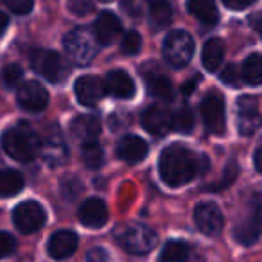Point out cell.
I'll return each mask as SVG.
<instances>
[{
    "label": "cell",
    "mask_w": 262,
    "mask_h": 262,
    "mask_svg": "<svg viewBox=\"0 0 262 262\" xmlns=\"http://www.w3.org/2000/svg\"><path fill=\"white\" fill-rule=\"evenodd\" d=\"M142 126L153 135L162 137L172 127V115L162 106H151L142 113Z\"/></svg>",
    "instance_id": "17"
},
{
    "label": "cell",
    "mask_w": 262,
    "mask_h": 262,
    "mask_svg": "<svg viewBox=\"0 0 262 262\" xmlns=\"http://www.w3.org/2000/svg\"><path fill=\"white\" fill-rule=\"evenodd\" d=\"M255 167H257L258 172H262V146L255 153Z\"/></svg>",
    "instance_id": "43"
},
{
    "label": "cell",
    "mask_w": 262,
    "mask_h": 262,
    "mask_svg": "<svg viewBox=\"0 0 262 262\" xmlns=\"http://www.w3.org/2000/svg\"><path fill=\"white\" fill-rule=\"evenodd\" d=\"M194 221L196 226L208 237H215L221 233L223 225H225V219L219 210V207L212 201H205L200 203L194 210Z\"/></svg>",
    "instance_id": "10"
},
{
    "label": "cell",
    "mask_w": 262,
    "mask_h": 262,
    "mask_svg": "<svg viewBox=\"0 0 262 262\" xmlns=\"http://www.w3.org/2000/svg\"><path fill=\"white\" fill-rule=\"evenodd\" d=\"M9 157L20 162H31L41 153V140L33 129L26 126L11 127L0 139Z\"/></svg>",
    "instance_id": "2"
},
{
    "label": "cell",
    "mask_w": 262,
    "mask_h": 262,
    "mask_svg": "<svg viewBox=\"0 0 262 262\" xmlns=\"http://www.w3.org/2000/svg\"><path fill=\"white\" fill-rule=\"evenodd\" d=\"M77 250V235L70 230H59V232L52 233L51 239L47 243V251L52 258L56 260H63L74 255Z\"/></svg>",
    "instance_id": "14"
},
{
    "label": "cell",
    "mask_w": 262,
    "mask_h": 262,
    "mask_svg": "<svg viewBox=\"0 0 262 262\" xmlns=\"http://www.w3.org/2000/svg\"><path fill=\"white\" fill-rule=\"evenodd\" d=\"M24 72L22 69H20L16 63H11V65H6L4 70H2V81H4V84L8 88H15L16 84L20 83V79H22Z\"/></svg>",
    "instance_id": "32"
},
{
    "label": "cell",
    "mask_w": 262,
    "mask_h": 262,
    "mask_svg": "<svg viewBox=\"0 0 262 262\" xmlns=\"http://www.w3.org/2000/svg\"><path fill=\"white\" fill-rule=\"evenodd\" d=\"M196 84H198V77H194V79L190 81V83H189V81H187V83L183 84L182 92H183V94H185V95L192 94V92H194V88H196Z\"/></svg>",
    "instance_id": "42"
},
{
    "label": "cell",
    "mask_w": 262,
    "mask_h": 262,
    "mask_svg": "<svg viewBox=\"0 0 262 262\" xmlns=\"http://www.w3.org/2000/svg\"><path fill=\"white\" fill-rule=\"evenodd\" d=\"M63 45H65L69 58L77 65H88L99 51V41L95 38V33L84 29V27L70 31L63 40Z\"/></svg>",
    "instance_id": "4"
},
{
    "label": "cell",
    "mask_w": 262,
    "mask_h": 262,
    "mask_svg": "<svg viewBox=\"0 0 262 262\" xmlns=\"http://www.w3.org/2000/svg\"><path fill=\"white\" fill-rule=\"evenodd\" d=\"M187 9L190 15H194L207 26H215L219 20L215 0H187Z\"/></svg>",
    "instance_id": "22"
},
{
    "label": "cell",
    "mask_w": 262,
    "mask_h": 262,
    "mask_svg": "<svg viewBox=\"0 0 262 262\" xmlns=\"http://www.w3.org/2000/svg\"><path fill=\"white\" fill-rule=\"evenodd\" d=\"M102 2H110V0H102Z\"/></svg>",
    "instance_id": "46"
},
{
    "label": "cell",
    "mask_w": 262,
    "mask_h": 262,
    "mask_svg": "<svg viewBox=\"0 0 262 262\" xmlns=\"http://www.w3.org/2000/svg\"><path fill=\"white\" fill-rule=\"evenodd\" d=\"M8 22H9L8 16H6L4 13H0V34L6 31V27H8Z\"/></svg>",
    "instance_id": "45"
},
{
    "label": "cell",
    "mask_w": 262,
    "mask_h": 262,
    "mask_svg": "<svg viewBox=\"0 0 262 262\" xmlns=\"http://www.w3.org/2000/svg\"><path fill=\"white\" fill-rule=\"evenodd\" d=\"M120 8L126 15L129 16H139L144 15V9H146V2L144 0H120Z\"/></svg>",
    "instance_id": "34"
},
{
    "label": "cell",
    "mask_w": 262,
    "mask_h": 262,
    "mask_svg": "<svg viewBox=\"0 0 262 262\" xmlns=\"http://www.w3.org/2000/svg\"><path fill=\"white\" fill-rule=\"evenodd\" d=\"M0 165H2V158H0Z\"/></svg>",
    "instance_id": "47"
},
{
    "label": "cell",
    "mask_w": 262,
    "mask_h": 262,
    "mask_svg": "<svg viewBox=\"0 0 262 262\" xmlns=\"http://www.w3.org/2000/svg\"><path fill=\"white\" fill-rule=\"evenodd\" d=\"M6 6L16 15H27L34 6V0H4Z\"/></svg>",
    "instance_id": "36"
},
{
    "label": "cell",
    "mask_w": 262,
    "mask_h": 262,
    "mask_svg": "<svg viewBox=\"0 0 262 262\" xmlns=\"http://www.w3.org/2000/svg\"><path fill=\"white\" fill-rule=\"evenodd\" d=\"M31 65L40 76L47 77L51 83H59L69 74V67L65 65L58 52L47 49H34L29 54Z\"/></svg>",
    "instance_id": "6"
},
{
    "label": "cell",
    "mask_w": 262,
    "mask_h": 262,
    "mask_svg": "<svg viewBox=\"0 0 262 262\" xmlns=\"http://www.w3.org/2000/svg\"><path fill=\"white\" fill-rule=\"evenodd\" d=\"M225 58V43L219 38H212L203 45L201 52V63L208 72H215Z\"/></svg>",
    "instance_id": "23"
},
{
    "label": "cell",
    "mask_w": 262,
    "mask_h": 262,
    "mask_svg": "<svg viewBox=\"0 0 262 262\" xmlns=\"http://www.w3.org/2000/svg\"><path fill=\"white\" fill-rule=\"evenodd\" d=\"M255 0H223V4L228 9H235V11H241V9H246L248 6L253 4Z\"/></svg>",
    "instance_id": "40"
},
{
    "label": "cell",
    "mask_w": 262,
    "mask_h": 262,
    "mask_svg": "<svg viewBox=\"0 0 262 262\" xmlns=\"http://www.w3.org/2000/svg\"><path fill=\"white\" fill-rule=\"evenodd\" d=\"M172 127L180 133H189L194 127V113L189 106H183L172 113Z\"/></svg>",
    "instance_id": "30"
},
{
    "label": "cell",
    "mask_w": 262,
    "mask_h": 262,
    "mask_svg": "<svg viewBox=\"0 0 262 262\" xmlns=\"http://www.w3.org/2000/svg\"><path fill=\"white\" fill-rule=\"evenodd\" d=\"M41 155H43L45 162L52 167L61 165L67 160V146L63 142L61 131L54 129L45 140V146H41Z\"/></svg>",
    "instance_id": "21"
},
{
    "label": "cell",
    "mask_w": 262,
    "mask_h": 262,
    "mask_svg": "<svg viewBox=\"0 0 262 262\" xmlns=\"http://www.w3.org/2000/svg\"><path fill=\"white\" fill-rule=\"evenodd\" d=\"M120 31H122V26H120V20L117 18L113 13L104 11L99 15V18L95 20L94 26V33L95 38H97L99 43L102 45H110L119 38Z\"/></svg>",
    "instance_id": "18"
},
{
    "label": "cell",
    "mask_w": 262,
    "mask_h": 262,
    "mask_svg": "<svg viewBox=\"0 0 262 262\" xmlns=\"http://www.w3.org/2000/svg\"><path fill=\"white\" fill-rule=\"evenodd\" d=\"M59 190L67 201H74L83 194V183L77 176H65L59 182Z\"/></svg>",
    "instance_id": "31"
},
{
    "label": "cell",
    "mask_w": 262,
    "mask_h": 262,
    "mask_svg": "<svg viewBox=\"0 0 262 262\" xmlns=\"http://www.w3.org/2000/svg\"><path fill=\"white\" fill-rule=\"evenodd\" d=\"M243 79L251 86L262 83V56L251 54L243 63Z\"/></svg>",
    "instance_id": "28"
},
{
    "label": "cell",
    "mask_w": 262,
    "mask_h": 262,
    "mask_svg": "<svg viewBox=\"0 0 262 262\" xmlns=\"http://www.w3.org/2000/svg\"><path fill=\"white\" fill-rule=\"evenodd\" d=\"M140 47H142V38H140V34L137 33V31H129V33L122 38L124 54H129V56L137 54V52L140 51Z\"/></svg>",
    "instance_id": "33"
},
{
    "label": "cell",
    "mask_w": 262,
    "mask_h": 262,
    "mask_svg": "<svg viewBox=\"0 0 262 262\" xmlns=\"http://www.w3.org/2000/svg\"><path fill=\"white\" fill-rule=\"evenodd\" d=\"M24 189V178L16 171H0V196L11 198Z\"/></svg>",
    "instance_id": "26"
},
{
    "label": "cell",
    "mask_w": 262,
    "mask_h": 262,
    "mask_svg": "<svg viewBox=\"0 0 262 262\" xmlns=\"http://www.w3.org/2000/svg\"><path fill=\"white\" fill-rule=\"evenodd\" d=\"M190 248L183 241H169L160 253V262H185L189 258Z\"/></svg>",
    "instance_id": "27"
},
{
    "label": "cell",
    "mask_w": 262,
    "mask_h": 262,
    "mask_svg": "<svg viewBox=\"0 0 262 262\" xmlns=\"http://www.w3.org/2000/svg\"><path fill=\"white\" fill-rule=\"evenodd\" d=\"M147 151L149 147H147L146 140L137 135L122 137L117 144V155L120 160L127 162V164H137V162L144 160L147 157Z\"/></svg>",
    "instance_id": "15"
},
{
    "label": "cell",
    "mask_w": 262,
    "mask_h": 262,
    "mask_svg": "<svg viewBox=\"0 0 262 262\" xmlns=\"http://www.w3.org/2000/svg\"><path fill=\"white\" fill-rule=\"evenodd\" d=\"M88 262H106V250L104 248H94L90 253L86 255Z\"/></svg>",
    "instance_id": "41"
},
{
    "label": "cell",
    "mask_w": 262,
    "mask_h": 262,
    "mask_svg": "<svg viewBox=\"0 0 262 262\" xmlns=\"http://www.w3.org/2000/svg\"><path fill=\"white\" fill-rule=\"evenodd\" d=\"M70 131L79 142H95L101 133V124L95 117L92 115H79L72 120L70 124Z\"/></svg>",
    "instance_id": "20"
},
{
    "label": "cell",
    "mask_w": 262,
    "mask_h": 262,
    "mask_svg": "<svg viewBox=\"0 0 262 262\" xmlns=\"http://www.w3.org/2000/svg\"><path fill=\"white\" fill-rule=\"evenodd\" d=\"M18 102L24 110L41 112L49 102V94L38 81H27L18 88Z\"/></svg>",
    "instance_id": "13"
},
{
    "label": "cell",
    "mask_w": 262,
    "mask_h": 262,
    "mask_svg": "<svg viewBox=\"0 0 262 262\" xmlns=\"http://www.w3.org/2000/svg\"><path fill=\"white\" fill-rule=\"evenodd\" d=\"M235 176H237V165L233 164V162H230V165L226 167V172H225V176H223V182H219V183H215V185H212V187H208V190H221V189H225L226 185H230V183L235 180Z\"/></svg>",
    "instance_id": "38"
},
{
    "label": "cell",
    "mask_w": 262,
    "mask_h": 262,
    "mask_svg": "<svg viewBox=\"0 0 262 262\" xmlns=\"http://www.w3.org/2000/svg\"><path fill=\"white\" fill-rule=\"evenodd\" d=\"M76 97L83 106H95L106 94L104 81L97 76H81L76 81Z\"/></svg>",
    "instance_id": "12"
},
{
    "label": "cell",
    "mask_w": 262,
    "mask_h": 262,
    "mask_svg": "<svg viewBox=\"0 0 262 262\" xmlns=\"http://www.w3.org/2000/svg\"><path fill=\"white\" fill-rule=\"evenodd\" d=\"M13 221L22 233H34L43 226L45 210L36 201H24L13 212Z\"/></svg>",
    "instance_id": "8"
},
{
    "label": "cell",
    "mask_w": 262,
    "mask_h": 262,
    "mask_svg": "<svg viewBox=\"0 0 262 262\" xmlns=\"http://www.w3.org/2000/svg\"><path fill=\"white\" fill-rule=\"evenodd\" d=\"M201 115L207 129L215 135H221L225 131V101L217 92H208L207 97L201 101Z\"/></svg>",
    "instance_id": "9"
},
{
    "label": "cell",
    "mask_w": 262,
    "mask_h": 262,
    "mask_svg": "<svg viewBox=\"0 0 262 262\" xmlns=\"http://www.w3.org/2000/svg\"><path fill=\"white\" fill-rule=\"evenodd\" d=\"M248 207H250L248 217L235 226V239L241 244L250 246L257 243V239L262 235V192L251 194Z\"/></svg>",
    "instance_id": "5"
},
{
    "label": "cell",
    "mask_w": 262,
    "mask_h": 262,
    "mask_svg": "<svg viewBox=\"0 0 262 262\" xmlns=\"http://www.w3.org/2000/svg\"><path fill=\"white\" fill-rule=\"evenodd\" d=\"M69 9L77 16H86L94 9V2L92 0H69Z\"/></svg>",
    "instance_id": "35"
},
{
    "label": "cell",
    "mask_w": 262,
    "mask_h": 262,
    "mask_svg": "<svg viewBox=\"0 0 262 262\" xmlns=\"http://www.w3.org/2000/svg\"><path fill=\"white\" fill-rule=\"evenodd\" d=\"M251 24H253L255 31H257L258 34H262V13H260V15L255 16V18L251 20Z\"/></svg>",
    "instance_id": "44"
},
{
    "label": "cell",
    "mask_w": 262,
    "mask_h": 262,
    "mask_svg": "<svg viewBox=\"0 0 262 262\" xmlns=\"http://www.w3.org/2000/svg\"><path fill=\"white\" fill-rule=\"evenodd\" d=\"M239 76V70H237L235 65H226L225 70L221 72V81L228 86H239V81H241Z\"/></svg>",
    "instance_id": "37"
},
{
    "label": "cell",
    "mask_w": 262,
    "mask_h": 262,
    "mask_svg": "<svg viewBox=\"0 0 262 262\" xmlns=\"http://www.w3.org/2000/svg\"><path fill=\"white\" fill-rule=\"evenodd\" d=\"M79 219L88 228H101L108 221V207L99 198H90L81 205Z\"/></svg>",
    "instance_id": "16"
},
{
    "label": "cell",
    "mask_w": 262,
    "mask_h": 262,
    "mask_svg": "<svg viewBox=\"0 0 262 262\" xmlns=\"http://www.w3.org/2000/svg\"><path fill=\"white\" fill-rule=\"evenodd\" d=\"M106 92L117 99H129L135 94V83L126 70H112L104 79Z\"/></svg>",
    "instance_id": "19"
},
{
    "label": "cell",
    "mask_w": 262,
    "mask_h": 262,
    "mask_svg": "<svg viewBox=\"0 0 262 262\" xmlns=\"http://www.w3.org/2000/svg\"><path fill=\"white\" fill-rule=\"evenodd\" d=\"M239 120H237V126H239L241 135L251 137L253 133H257L262 126V117L257 112V102L253 97H241L239 102Z\"/></svg>",
    "instance_id": "11"
},
{
    "label": "cell",
    "mask_w": 262,
    "mask_h": 262,
    "mask_svg": "<svg viewBox=\"0 0 262 262\" xmlns=\"http://www.w3.org/2000/svg\"><path fill=\"white\" fill-rule=\"evenodd\" d=\"M194 40L185 31H172L164 41V58L172 67H185L192 59Z\"/></svg>",
    "instance_id": "7"
},
{
    "label": "cell",
    "mask_w": 262,
    "mask_h": 262,
    "mask_svg": "<svg viewBox=\"0 0 262 262\" xmlns=\"http://www.w3.org/2000/svg\"><path fill=\"white\" fill-rule=\"evenodd\" d=\"M15 250V239L9 233L0 232V257H6Z\"/></svg>",
    "instance_id": "39"
},
{
    "label": "cell",
    "mask_w": 262,
    "mask_h": 262,
    "mask_svg": "<svg viewBox=\"0 0 262 262\" xmlns=\"http://www.w3.org/2000/svg\"><path fill=\"white\" fill-rule=\"evenodd\" d=\"M207 157L192 153L182 144H174L162 151L158 160L160 176L169 187H180L192 182L200 172H207Z\"/></svg>",
    "instance_id": "1"
},
{
    "label": "cell",
    "mask_w": 262,
    "mask_h": 262,
    "mask_svg": "<svg viewBox=\"0 0 262 262\" xmlns=\"http://www.w3.org/2000/svg\"><path fill=\"white\" fill-rule=\"evenodd\" d=\"M81 158H83L84 165L88 169H99L104 162V153H102V147L95 142H86L83 144V149H81Z\"/></svg>",
    "instance_id": "29"
},
{
    "label": "cell",
    "mask_w": 262,
    "mask_h": 262,
    "mask_svg": "<svg viewBox=\"0 0 262 262\" xmlns=\"http://www.w3.org/2000/svg\"><path fill=\"white\" fill-rule=\"evenodd\" d=\"M147 90L153 97L160 99V101H172L174 99V88H172L171 81L167 79L162 74H153V76H147Z\"/></svg>",
    "instance_id": "24"
},
{
    "label": "cell",
    "mask_w": 262,
    "mask_h": 262,
    "mask_svg": "<svg viewBox=\"0 0 262 262\" xmlns=\"http://www.w3.org/2000/svg\"><path fill=\"white\" fill-rule=\"evenodd\" d=\"M115 239L127 253L146 255L157 246L158 237L155 230L146 226L144 223H124L115 230Z\"/></svg>",
    "instance_id": "3"
},
{
    "label": "cell",
    "mask_w": 262,
    "mask_h": 262,
    "mask_svg": "<svg viewBox=\"0 0 262 262\" xmlns=\"http://www.w3.org/2000/svg\"><path fill=\"white\" fill-rule=\"evenodd\" d=\"M149 18L157 29H164L172 20V6L167 0H151L149 2Z\"/></svg>",
    "instance_id": "25"
}]
</instances>
